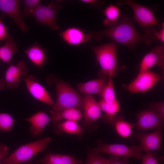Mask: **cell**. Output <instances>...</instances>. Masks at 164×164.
Wrapping results in <instances>:
<instances>
[{"label": "cell", "mask_w": 164, "mask_h": 164, "mask_svg": "<svg viewBox=\"0 0 164 164\" xmlns=\"http://www.w3.org/2000/svg\"><path fill=\"white\" fill-rule=\"evenodd\" d=\"M135 20L123 15L113 26L100 31H88L91 38L100 41L103 37L113 40L116 43L125 45L133 50L140 43L143 42L146 45L157 39L158 31L152 27L145 28L143 33L139 32L135 27Z\"/></svg>", "instance_id": "1"}, {"label": "cell", "mask_w": 164, "mask_h": 164, "mask_svg": "<svg viewBox=\"0 0 164 164\" xmlns=\"http://www.w3.org/2000/svg\"><path fill=\"white\" fill-rule=\"evenodd\" d=\"M113 41L97 46H90L93 51L103 76L112 77L119 69L117 57V44Z\"/></svg>", "instance_id": "2"}, {"label": "cell", "mask_w": 164, "mask_h": 164, "mask_svg": "<svg viewBox=\"0 0 164 164\" xmlns=\"http://www.w3.org/2000/svg\"><path fill=\"white\" fill-rule=\"evenodd\" d=\"M56 100L53 111L59 112L74 108L82 110L83 97L67 83L60 80L54 81Z\"/></svg>", "instance_id": "3"}, {"label": "cell", "mask_w": 164, "mask_h": 164, "mask_svg": "<svg viewBox=\"0 0 164 164\" xmlns=\"http://www.w3.org/2000/svg\"><path fill=\"white\" fill-rule=\"evenodd\" d=\"M52 139L51 137H47L21 146L4 159L2 164L30 163L34 156L43 150Z\"/></svg>", "instance_id": "4"}, {"label": "cell", "mask_w": 164, "mask_h": 164, "mask_svg": "<svg viewBox=\"0 0 164 164\" xmlns=\"http://www.w3.org/2000/svg\"><path fill=\"white\" fill-rule=\"evenodd\" d=\"M92 152L96 154L106 153L112 156L128 158L133 157L138 160H142L144 155L137 145L130 147L123 144H105L100 139L97 141V146L93 149Z\"/></svg>", "instance_id": "5"}, {"label": "cell", "mask_w": 164, "mask_h": 164, "mask_svg": "<svg viewBox=\"0 0 164 164\" xmlns=\"http://www.w3.org/2000/svg\"><path fill=\"white\" fill-rule=\"evenodd\" d=\"M118 6L127 5L133 11L135 20L141 27H150L154 25L161 26L154 14V8L142 5L132 0H119L117 2Z\"/></svg>", "instance_id": "6"}, {"label": "cell", "mask_w": 164, "mask_h": 164, "mask_svg": "<svg viewBox=\"0 0 164 164\" xmlns=\"http://www.w3.org/2000/svg\"><path fill=\"white\" fill-rule=\"evenodd\" d=\"M62 7L59 2H52L45 5L41 4L34 10L31 15L37 23L46 26L53 30H57L59 27L56 24V16Z\"/></svg>", "instance_id": "7"}, {"label": "cell", "mask_w": 164, "mask_h": 164, "mask_svg": "<svg viewBox=\"0 0 164 164\" xmlns=\"http://www.w3.org/2000/svg\"><path fill=\"white\" fill-rule=\"evenodd\" d=\"M161 78L149 70L140 72L133 80L128 84H124L123 87L131 93H144L153 88Z\"/></svg>", "instance_id": "8"}, {"label": "cell", "mask_w": 164, "mask_h": 164, "mask_svg": "<svg viewBox=\"0 0 164 164\" xmlns=\"http://www.w3.org/2000/svg\"><path fill=\"white\" fill-rule=\"evenodd\" d=\"M162 128H158L155 131L150 133H132L133 136L139 143V145L138 147L141 151L151 152L160 149L162 137Z\"/></svg>", "instance_id": "9"}, {"label": "cell", "mask_w": 164, "mask_h": 164, "mask_svg": "<svg viewBox=\"0 0 164 164\" xmlns=\"http://www.w3.org/2000/svg\"><path fill=\"white\" fill-rule=\"evenodd\" d=\"M137 118L135 127L138 132L163 128L164 119L155 111L150 108L139 112L137 115Z\"/></svg>", "instance_id": "10"}, {"label": "cell", "mask_w": 164, "mask_h": 164, "mask_svg": "<svg viewBox=\"0 0 164 164\" xmlns=\"http://www.w3.org/2000/svg\"><path fill=\"white\" fill-rule=\"evenodd\" d=\"M22 1L18 0H0V11L12 18L22 32L28 30V27L24 21L20 10Z\"/></svg>", "instance_id": "11"}, {"label": "cell", "mask_w": 164, "mask_h": 164, "mask_svg": "<svg viewBox=\"0 0 164 164\" xmlns=\"http://www.w3.org/2000/svg\"><path fill=\"white\" fill-rule=\"evenodd\" d=\"M22 79L25 82L29 92L34 97L53 108L55 103L50 94L39 83L36 77L27 75Z\"/></svg>", "instance_id": "12"}, {"label": "cell", "mask_w": 164, "mask_h": 164, "mask_svg": "<svg viewBox=\"0 0 164 164\" xmlns=\"http://www.w3.org/2000/svg\"><path fill=\"white\" fill-rule=\"evenodd\" d=\"M28 68L23 61L18 62L16 65H10L5 73L4 81L7 87L10 89L17 88L21 78L27 75Z\"/></svg>", "instance_id": "13"}, {"label": "cell", "mask_w": 164, "mask_h": 164, "mask_svg": "<svg viewBox=\"0 0 164 164\" xmlns=\"http://www.w3.org/2000/svg\"><path fill=\"white\" fill-rule=\"evenodd\" d=\"M83 117L84 124L90 125L100 118L102 111L98 102L92 95H84L83 97Z\"/></svg>", "instance_id": "14"}, {"label": "cell", "mask_w": 164, "mask_h": 164, "mask_svg": "<svg viewBox=\"0 0 164 164\" xmlns=\"http://www.w3.org/2000/svg\"><path fill=\"white\" fill-rule=\"evenodd\" d=\"M164 64V48L158 46L146 54L139 64V72L149 70L155 65L161 67Z\"/></svg>", "instance_id": "15"}, {"label": "cell", "mask_w": 164, "mask_h": 164, "mask_svg": "<svg viewBox=\"0 0 164 164\" xmlns=\"http://www.w3.org/2000/svg\"><path fill=\"white\" fill-rule=\"evenodd\" d=\"M63 41L70 45L77 46L89 41L91 38L87 32H84L76 27L69 28L59 33Z\"/></svg>", "instance_id": "16"}, {"label": "cell", "mask_w": 164, "mask_h": 164, "mask_svg": "<svg viewBox=\"0 0 164 164\" xmlns=\"http://www.w3.org/2000/svg\"><path fill=\"white\" fill-rule=\"evenodd\" d=\"M46 50L35 42L24 50L29 59L36 66L42 68L47 61Z\"/></svg>", "instance_id": "17"}, {"label": "cell", "mask_w": 164, "mask_h": 164, "mask_svg": "<svg viewBox=\"0 0 164 164\" xmlns=\"http://www.w3.org/2000/svg\"><path fill=\"white\" fill-rule=\"evenodd\" d=\"M107 81L104 77H101L79 84L77 88L80 92L84 95L96 94L101 96Z\"/></svg>", "instance_id": "18"}, {"label": "cell", "mask_w": 164, "mask_h": 164, "mask_svg": "<svg viewBox=\"0 0 164 164\" xmlns=\"http://www.w3.org/2000/svg\"><path fill=\"white\" fill-rule=\"evenodd\" d=\"M31 124L30 131L34 135L40 134L47 125L52 120L45 113L39 112L25 119Z\"/></svg>", "instance_id": "19"}, {"label": "cell", "mask_w": 164, "mask_h": 164, "mask_svg": "<svg viewBox=\"0 0 164 164\" xmlns=\"http://www.w3.org/2000/svg\"><path fill=\"white\" fill-rule=\"evenodd\" d=\"M81 160L67 155L49 153L42 159L37 160L36 164H76Z\"/></svg>", "instance_id": "20"}, {"label": "cell", "mask_w": 164, "mask_h": 164, "mask_svg": "<svg viewBox=\"0 0 164 164\" xmlns=\"http://www.w3.org/2000/svg\"><path fill=\"white\" fill-rule=\"evenodd\" d=\"M50 112L52 115V120L54 123L62 119L77 122L83 117L80 110L74 108L66 109L59 112L50 111Z\"/></svg>", "instance_id": "21"}, {"label": "cell", "mask_w": 164, "mask_h": 164, "mask_svg": "<svg viewBox=\"0 0 164 164\" xmlns=\"http://www.w3.org/2000/svg\"><path fill=\"white\" fill-rule=\"evenodd\" d=\"M102 111L105 114L106 120L110 125L113 126L116 114L120 111L119 103L117 100L111 103H107L101 100L99 102Z\"/></svg>", "instance_id": "22"}, {"label": "cell", "mask_w": 164, "mask_h": 164, "mask_svg": "<svg viewBox=\"0 0 164 164\" xmlns=\"http://www.w3.org/2000/svg\"><path fill=\"white\" fill-rule=\"evenodd\" d=\"M117 134L121 137L127 138L132 134L133 129L135 123H132L125 121L121 116H116L114 125Z\"/></svg>", "instance_id": "23"}, {"label": "cell", "mask_w": 164, "mask_h": 164, "mask_svg": "<svg viewBox=\"0 0 164 164\" xmlns=\"http://www.w3.org/2000/svg\"><path fill=\"white\" fill-rule=\"evenodd\" d=\"M17 51L16 42L9 36L6 40L5 44L0 47V59L3 62L9 63L13 55Z\"/></svg>", "instance_id": "24"}, {"label": "cell", "mask_w": 164, "mask_h": 164, "mask_svg": "<svg viewBox=\"0 0 164 164\" xmlns=\"http://www.w3.org/2000/svg\"><path fill=\"white\" fill-rule=\"evenodd\" d=\"M103 13L105 17L103 23L108 28L113 26L117 22L120 15L119 8L112 4L105 8Z\"/></svg>", "instance_id": "25"}, {"label": "cell", "mask_w": 164, "mask_h": 164, "mask_svg": "<svg viewBox=\"0 0 164 164\" xmlns=\"http://www.w3.org/2000/svg\"><path fill=\"white\" fill-rule=\"evenodd\" d=\"M104 102L110 104L117 100L115 96L112 77H109L106 84L101 95Z\"/></svg>", "instance_id": "26"}, {"label": "cell", "mask_w": 164, "mask_h": 164, "mask_svg": "<svg viewBox=\"0 0 164 164\" xmlns=\"http://www.w3.org/2000/svg\"><path fill=\"white\" fill-rule=\"evenodd\" d=\"M58 128L61 131L67 133L78 135L82 132V129L77 121H67L57 124Z\"/></svg>", "instance_id": "27"}, {"label": "cell", "mask_w": 164, "mask_h": 164, "mask_svg": "<svg viewBox=\"0 0 164 164\" xmlns=\"http://www.w3.org/2000/svg\"><path fill=\"white\" fill-rule=\"evenodd\" d=\"M15 121L14 118L9 114L0 113V130L4 132L10 131Z\"/></svg>", "instance_id": "28"}, {"label": "cell", "mask_w": 164, "mask_h": 164, "mask_svg": "<svg viewBox=\"0 0 164 164\" xmlns=\"http://www.w3.org/2000/svg\"><path fill=\"white\" fill-rule=\"evenodd\" d=\"M22 2L24 5L22 15L25 17L31 15L34 10L41 4L40 0H24Z\"/></svg>", "instance_id": "29"}, {"label": "cell", "mask_w": 164, "mask_h": 164, "mask_svg": "<svg viewBox=\"0 0 164 164\" xmlns=\"http://www.w3.org/2000/svg\"><path fill=\"white\" fill-rule=\"evenodd\" d=\"M108 159L91 151L88 156L87 164H108Z\"/></svg>", "instance_id": "30"}, {"label": "cell", "mask_w": 164, "mask_h": 164, "mask_svg": "<svg viewBox=\"0 0 164 164\" xmlns=\"http://www.w3.org/2000/svg\"><path fill=\"white\" fill-rule=\"evenodd\" d=\"M148 106L149 108L155 111L164 119V103L163 101L149 104H148Z\"/></svg>", "instance_id": "31"}, {"label": "cell", "mask_w": 164, "mask_h": 164, "mask_svg": "<svg viewBox=\"0 0 164 164\" xmlns=\"http://www.w3.org/2000/svg\"><path fill=\"white\" fill-rule=\"evenodd\" d=\"M142 160V164H159L158 159L151 152H146Z\"/></svg>", "instance_id": "32"}, {"label": "cell", "mask_w": 164, "mask_h": 164, "mask_svg": "<svg viewBox=\"0 0 164 164\" xmlns=\"http://www.w3.org/2000/svg\"><path fill=\"white\" fill-rule=\"evenodd\" d=\"M4 15L3 14L0 17V41L6 40L10 36L8 31V28L5 25L3 22V18Z\"/></svg>", "instance_id": "33"}, {"label": "cell", "mask_w": 164, "mask_h": 164, "mask_svg": "<svg viewBox=\"0 0 164 164\" xmlns=\"http://www.w3.org/2000/svg\"><path fill=\"white\" fill-rule=\"evenodd\" d=\"M108 160V164H129L127 157L121 159L119 157L112 156Z\"/></svg>", "instance_id": "34"}, {"label": "cell", "mask_w": 164, "mask_h": 164, "mask_svg": "<svg viewBox=\"0 0 164 164\" xmlns=\"http://www.w3.org/2000/svg\"><path fill=\"white\" fill-rule=\"evenodd\" d=\"M9 154L8 147L3 143H0V164H2L3 160Z\"/></svg>", "instance_id": "35"}, {"label": "cell", "mask_w": 164, "mask_h": 164, "mask_svg": "<svg viewBox=\"0 0 164 164\" xmlns=\"http://www.w3.org/2000/svg\"><path fill=\"white\" fill-rule=\"evenodd\" d=\"M80 2L96 8L102 6L104 2L103 1L96 0H81Z\"/></svg>", "instance_id": "36"}, {"label": "cell", "mask_w": 164, "mask_h": 164, "mask_svg": "<svg viewBox=\"0 0 164 164\" xmlns=\"http://www.w3.org/2000/svg\"><path fill=\"white\" fill-rule=\"evenodd\" d=\"M157 39L160 40L162 43L164 42V23L162 24V29L158 31Z\"/></svg>", "instance_id": "37"}, {"label": "cell", "mask_w": 164, "mask_h": 164, "mask_svg": "<svg viewBox=\"0 0 164 164\" xmlns=\"http://www.w3.org/2000/svg\"><path fill=\"white\" fill-rule=\"evenodd\" d=\"M5 83L4 80L0 79V90L3 89L5 87Z\"/></svg>", "instance_id": "38"}, {"label": "cell", "mask_w": 164, "mask_h": 164, "mask_svg": "<svg viewBox=\"0 0 164 164\" xmlns=\"http://www.w3.org/2000/svg\"><path fill=\"white\" fill-rule=\"evenodd\" d=\"M76 164H83L82 161H81L80 162H79L78 163H77Z\"/></svg>", "instance_id": "39"}, {"label": "cell", "mask_w": 164, "mask_h": 164, "mask_svg": "<svg viewBox=\"0 0 164 164\" xmlns=\"http://www.w3.org/2000/svg\"></svg>", "instance_id": "40"}]
</instances>
